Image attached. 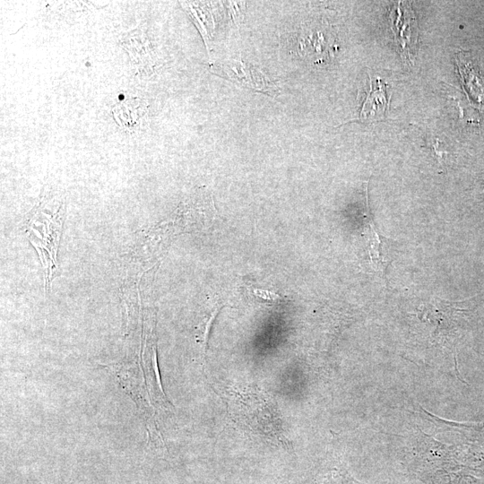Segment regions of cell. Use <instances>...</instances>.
Wrapping results in <instances>:
<instances>
[{
    "instance_id": "5b68a950",
    "label": "cell",
    "mask_w": 484,
    "mask_h": 484,
    "mask_svg": "<svg viewBox=\"0 0 484 484\" xmlns=\"http://www.w3.org/2000/svg\"><path fill=\"white\" fill-rule=\"evenodd\" d=\"M370 91L363 103L360 117L363 120L385 117L387 109L386 91L380 81H371Z\"/></svg>"
},
{
    "instance_id": "52a82bcc",
    "label": "cell",
    "mask_w": 484,
    "mask_h": 484,
    "mask_svg": "<svg viewBox=\"0 0 484 484\" xmlns=\"http://www.w3.org/2000/svg\"><path fill=\"white\" fill-rule=\"evenodd\" d=\"M249 291L255 298L263 302H272L279 298L277 294L269 290L253 289Z\"/></svg>"
},
{
    "instance_id": "7a4b0ae2",
    "label": "cell",
    "mask_w": 484,
    "mask_h": 484,
    "mask_svg": "<svg viewBox=\"0 0 484 484\" xmlns=\"http://www.w3.org/2000/svg\"><path fill=\"white\" fill-rule=\"evenodd\" d=\"M123 48L128 53L131 63L136 73L151 74L154 72V52L145 32L141 29H134L121 39Z\"/></svg>"
},
{
    "instance_id": "6da1fadb",
    "label": "cell",
    "mask_w": 484,
    "mask_h": 484,
    "mask_svg": "<svg viewBox=\"0 0 484 484\" xmlns=\"http://www.w3.org/2000/svg\"><path fill=\"white\" fill-rule=\"evenodd\" d=\"M219 70V74L226 75V78L238 83L240 86L262 91L269 95L278 93V86L271 81L260 69L239 60H229L228 62L214 67Z\"/></svg>"
},
{
    "instance_id": "8992f818",
    "label": "cell",
    "mask_w": 484,
    "mask_h": 484,
    "mask_svg": "<svg viewBox=\"0 0 484 484\" xmlns=\"http://www.w3.org/2000/svg\"><path fill=\"white\" fill-rule=\"evenodd\" d=\"M222 307L223 306L220 299H212L209 304H207L202 321L198 324L196 340L201 346L203 356L205 355L208 336L212 324Z\"/></svg>"
},
{
    "instance_id": "3957f363",
    "label": "cell",
    "mask_w": 484,
    "mask_h": 484,
    "mask_svg": "<svg viewBox=\"0 0 484 484\" xmlns=\"http://www.w3.org/2000/svg\"><path fill=\"white\" fill-rule=\"evenodd\" d=\"M146 113V102L139 98L124 99L112 108L115 121L126 130L139 127Z\"/></svg>"
},
{
    "instance_id": "277c9868",
    "label": "cell",
    "mask_w": 484,
    "mask_h": 484,
    "mask_svg": "<svg viewBox=\"0 0 484 484\" xmlns=\"http://www.w3.org/2000/svg\"><path fill=\"white\" fill-rule=\"evenodd\" d=\"M367 246V258L370 267L379 272H385L388 264L392 261L389 244L374 228L373 221H369Z\"/></svg>"
}]
</instances>
